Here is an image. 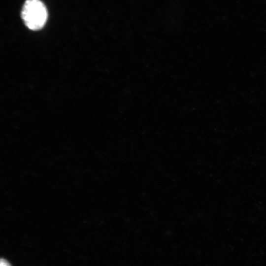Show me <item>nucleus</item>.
Instances as JSON below:
<instances>
[{
    "label": "nucleus",
    "instance_id": "f257e3e1",
    "mask_svg": "<svg viewBox=\"0 0 266 266\" xmlns=\"http://www.w3.org/2000/svg\"><path fill=\"white\" fill-rule=\"evenodd\" d=\"M25 25L33 31L42 29L45 24L48 12L44 4L40 0H26L21 11Z\"/></svg>",
    "mask_w": 266,
    "mask_h": 266
},
{
    "label": "nucleus",
    "instance_id": "f03ea898",
    "mask_svg": "<svg viewBox=\"0 0 266 266\" xmlns=\"http://www.w3.org/2000/svg\"><path fill=\"white\" fill-rule=\"evenodd\" d=\"M0 266H11V265L6 260L1 258L0 261Z\"/></svg>",
    "mask_w": 266,
    "mask_h": 266
}]
</instances>
